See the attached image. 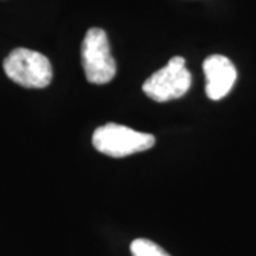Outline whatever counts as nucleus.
I'll use <instances>...</instances> for the list:
<instances>
[{
    "instance_id": "f03ea898",
    "label": "nucleus",
    "mask_w": 256,
    "mask_h": 256,
    "mask_svg": "<svg viewBox=\"0 0 256 256\" xmlns=\"http://www.w3.org/2000/svg\"><path fill=\"white\" fill-rule=\"evenodd\" d=\"M4 73L12 82L28 88H44L53 78V68L46 56L18 47L3 63Z\"/></svg>"
},
{
    "instance_id": "7ed1b4c3",
    "label": "nucleus",
    "mask_w": 256,
    "mask_h": 256,
    "mask_svg": "<svg viewBox=\"0 0 256 256\" xmlns=\"http://www.w3.org/2000/svg\"><path fill=\"white\" fill-rule=\"evenodd\" d=\"M82 63L87 80L92 84H106L114 78L117 66L102 28H92L86 33L82 43Z\"/></svg>"
},
{
    "instance_id": "f257e3e1",
    "label": "nucleus",
    "mask_w": 256,
    "mask_h": 256,
    "mask_svg": "<svg viewBox=\"0 0 256 256\" xmlns=\"http://www.w3.org/2000/svg\"><path fill=\"white\" fill-rule=\"evenodd\" d=\"M156 144L152 134L140 132L132 128L108 122L98 127L92 134L94 148L112 158H122L136 152H142Z\"/></svg>"
},
{
    "instance_id": "39448f33",
    "label": "nucleus",
    "mask_w": 256,
    "mask_h": 256,
    "mask_svg": "<svg viewBox=\"0 0 256 256\" xmlns=\"http://www.w3.org/2000/svg\"><path fill=\"white\" fill-rule=\"evenodd\" d=\"M204 73L206 77V96L210 100L224 98L236 82V68L228 57L210 56L204 62Z\"/></svg>"
},
{
    "instance_id": "20e7f679",
    "label": "nucleus",
    "mask_w": 256,
    "mask_h": 256,
    "mask_svg": "<svg viewBox=\"0 0 256 256\" xmlns=\"http://www.w3.org/2000/svg\"><path fill=\"white\" fill-rule=\"evenodd\" d=\"M191 84L192 76L185 67V58L176 56L172 57L166 66L146 78L142 86V92L151 100L166 102L185 96Z\"/></svg>"
},
{
    "instance_id": "423d86ee",
    "label": "nucleus",
    "mask_w": 256,
    "mask_h": 256,
    "mask_svg": "<svg viewBox=\"0 0 256 256\" xmlns=\"http://www.w3.org/2000/svg\"><path fill=\"white\" fill-rule=\"evenodd\" d=\"M131 254L132 256H171L150 239H136L131 244Z\"/></svg>"
}]
</instances>
